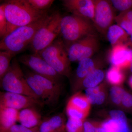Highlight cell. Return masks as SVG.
Returning <instances> with one entry per match:
<instances>
[{"label":"cell","mask_w":132,"mask_h":132,"mask_svg":"<svg viewBox=\"0 0 132 132\" xmlns=\"http://www.w3.org/2000/svg\"><path fill=\"white\" fill-rule=\"evenodd\" d=\"M84 132H104L101 127H97L95 126L89 121H85L83 123Z\"/></svg>","instance_id":"cell-35"},{"label":"cell","mask_w":132,"mask_h":132,"mask_svg":"<svg viewBox=\"0 0 132 132\" xmlns=\"http://www.w3.org/2000/svg\"><path fill=\"white\" fill-rule=\"evenodd\" d=\"M110 115L112 119L118 120L122 123H127L126 115L122 111L113 110L110 112Z\"/></svg>","instance_id":"cell-34"},{"label":"cell","mask_w":132,"mask_h":132,"mask_svg":"<svg viewBox=\"0 0 132 132\" xmlns=\"http://www.w3.org/2000/svg\"><path fill=\"white\" fill-rule=\"evenodd\" d=\"M83 122L81 120L68 118L66 122V132H84Z\"/></svg>","instance_id":"cell-27"},{"label":"cell","mask_w":132,"mask_h":132,"mask_svg":"<svg viewBox=\"0 0 132 132\" xmlns=\"http://www.w3.org/2000/svg\"><path fill=\"white\" fill-rule=\"evenodd\" d=\"M19 111L14 109L0 107V131L7 130L16 124Z\"/></svg>","instance_id":"cell-18"},{"label":"cell","mask_w":132,"mask_h":132,"mask_svg":"<svg viewBox=\"0 0 132 132\" xmlns=\"http://www.w3.org/2000/svg\"><path fill=\"white\" fill-rule=\"evenodd\" d=\"M104 72L100 68L96 69L88 75L75 88L78 90L81 88H88L97 86L104 79Z\"/></svg>","instance_id":"cell-19"},{"label":"cell","mask_w":132,"mask_h":132,"mask_svg":"<svg viewBox=\"0 0 132 132\" xmlns=\"http://www.w3.org/2000/svg\"><path fill=\"white\" fill-rule=\"evenodd\" d=\"M15 55L14 53L7 50L0 52V80L9 70L11 60Z\"/></svg>","instance_id":"cell-25"},{"label":"cell","mask_w":132,"mask_h":132,"mask_svg":"<svg viewBox=\"0 0 132 132\" xmlns=\"http://www.w3.org/2000/svg\"><path fill=\"white\" fill-rule=\"evenodd\" d=\"M43 120L40 113L35 108L24 109L19 111L18 122L28 128L39 126Z\"/></svg>","instance_id":"cell-16"},{"label":"cell","mask_w":132,"mask_h":132,"mask_svg":"<svg viewBox=\"0 0 132 132\" xmlns=\"http://www.w3.org/2000/svg\"><path fill=\"white\" fill-rule=\"evenodd\" d=\"M130 48H132V33L130 36V40L127 45Z\"/></svg>","instance_id":"cell-38"},{"label":"cell","mask_w":132,"mask_h":132,"mask_svg":"<svg viewBox=\"0 0 132 132\" xmlns=\"http://www.w3.org/2000/svg\"><path fill=\"white\" fill-rule=\"evenodd\" d=\"M35 79L42 87L48 95L52 106H54L59 101L61 94V84L54 82L49 79L39 75L31 71Z\"/></svg>","instance_id":"cell-14"},{"label":"cell","mask_w":132,"mask_h":132,"mask_svg":"<svg viewBox=\"0 0 132 132\" xmlns=\"http://www.w3.org/2000/svg\"><path fill=\"white\" fill-rule=\"evenodd\" d=\"M7 21L4 12L2 4L0 5V37L1 40L7 34Z\"/></svg>","instance_id":"cell-30"},{"label":"cell","mask_w":132,"mask_h":132,"mask_svg":"<svg viewBox=\"0 0 132 132\" xmlns=\"http://www.w3.org/2000/svg\"><path fill=\"white\" fill-rule=\"evenodd\" d=\"M2 4L7 21V35L18 28L37 21L49 13L48 10L36 9L27 0H9Z\"/></svg>","instance_id":"cell-1"},{"label":"cell","mask_w":132,"mask_h":132,"mask_svg":"<svg viewBox=\"0 0 132 132\" xmlns=\"http://www.w3.org/2000/svg\"><path fill=\"white\" fill-rule=\"evenodd\" d=\"M106 36L113 48L120 45L127 46L130 36L123 28L117 24H114L109 28Z\"/></svg>","instance_id":"cell-17"},{"label":"cell","mask_w":132,"mask_h":132,"mask_svg":"<svg viewBox=\"0 0 132 132\" xmlns=\"http://www.w3.org/2000/svg\"><path fill=\"white\" fill-rule=\"evenodd\" d=\"M121 103L126 108H132V95L125 91L122 97Z\"/></svg>","instance_id":"cell-36"},{"label":"cell","mask_w":132,"mask_h":132,"mask_svg":"<svg viewBox=\"0 0 132 132\" xmlns=\"http://www.w3.org/2000/svg\"><path fill=\"white\" fill-rule=\"evenodd\" d=\"M100 58L92 57L83 59L79 62L74 79V88L88 75L95 69L99 68L100 66L102 65V60Z\"/></svg>","instance_id":"cell-13"},{"label":"cell","mask_w":132,"mask_h":132,"mask_svg":"<svg viewBox=\"0 0 132 132\" xmlns=\"http://www.w3.org/2000/svg\"><path fill=\"white\" fill-rule=\"evenodd\" d=\"M113 6L120 12L132 9V0L110 1Z\"/></svg>","instance_id":"cell-28"},{"label":"cell","mask_w":132,"mask_h":132,"mask_svg":"<svg viewBox=\"0 0 132 132\" xmlns=\"http://www.w3.org/2000/svg\"><path fill=\"white\" fill-rule=\"evenodd\" d=\"M48 13L37 21L15 29L2 39L0 49L10 51L15 54L22 52L31 44L36 32L47 20Z\"/></svg>","instance_id":"cell-2"},{"label":"cell","mask_w":132,"mask_h":132,"mask_svg":"<svg viewBox=\"0 0 132 132\" xmlns=\"http://www.w3.org/2000/svg\"><path fill=\"white\" fill-rule=\"evenodd\" d=\"M44 105L40 100L29 96L5 91L0 92V107L20 111L29 108L42 107Z\"/></svg>","instance_id":"cell-10"},{"label":"cell","mask_w":132,"mask_h":132,"mask_svg":"<svg viewBox=\"0 0 132 132\" xmlns=\"http://www.w3.org/2000/svg\"><path fill=\"white\" fill-rule=\"evenodd\" d=\"M131 60H130V65H129V69L130 72L132 73V48H131Z\"/></svg>","instance_id":"cell-37"},{"label":"cell","mask_w":132,"mask_h":132,"mask_svg":"<svg viewBox=\"0 0 132 132\" xmlns=\"http://www.w3.org/2000/svg\"><path fill=\"white\" fill-rule=\"evenodd\" d=\"M94 14L93 22L97 32L106 36L109 28L113 25L116 17L110 1L94 0Z\"/></svg>","instance_id":"cell-9"},{"label":"cell","mask_w":132,"mask_h":132,"mask_svg":"<svg viewBox=\"0 0 132 132\" xmlns=\"http://www.w3.org/2000/svg\"><path fill=\"white\" fill-rule=\"evenodd\" d=\"M106 77L109 83L115 86L122 84L125 79L123 70L113 66H112L108 71Z\"/></svg>","instance_id":"cell-24"},{"label":"cell","mask_w":132,"mask_h":132,"mask_svg":"<svg viewBox=\"0 0 132 132\" xmlns=\"http://www.w3.org/2000/svg\"><path fill=\"white\" fill-rule=\"evenodd\" d=\"M68 104L82 112L88 114L90 109L89 101L86 95L78 92L69 99Z\"/></svg>","instance_id":"cell-21"},{"label":"cell","mask_w":132,"mask_h":132,"mask_svg":"<svg viewBox=\"0 0 132 132\" xmlns=\"http://www.w3.org/2000/svg\"><path fill=\"white\" fill-rule=\"evenodd\" d=\"M62 3L66 11L93 22L94 14V0H63Z\"/></svg>","instance_id":"cell-11"},{"label":"cell","mask_w":132,"mask_h":132,"mask_svg":"<svg viewBox=\"0 0 132 132\" xmlns=\"http://www.w3.org/2000/svg\"><path fill=\"white\" fill-rule=\"evenodd\" d=\"M127 125V123H122L111 119L103 123L101 127L104 132H120L123 127Z\"/></svg>","instance_id":"cell-26"},{"label":"cell","mask_w":132,"mask_h":132,"mask_svg":"<svg viewBox=\"0 0 132 132\" xmlns=\"http://www.w3.org/2000/svg\"><path fill=\"white\" fill-rule=\"evenodd\" d=\"M125 92L123 88L116 86L111 88L110 95L112 100L114 104L119 105L121 103V100Z\"/></svg>","instance_id":"cell-31"},{"label":"cell","mask_w":132,"mask_h":132,"mask_svg":"<svg viewBox=\"0 0 132 132\" xmlns=\"http://www.w3.org/2000/svg\"><path fill=\"white\" fill-rule=\"evenodd\" d=\"M60 28V35L67 49L84 37L98 34L91 20L72 14L62 16Z\"/></svg>","instance_id":"cell-3"},{"label":"cell","mask_w":132,"mask_h":132,"mask_svg":"<svg viewBox=\"0 0 132 132\" xmlns=\"http://www.w3.org/2000/svg\"><path fill=\"white\" fill-rule=\"evenodd\" d=\"M28 2L36 9L40 10H47L51 7L54 0H27Z\"/></svg>","instance_id":"cell-29"},{"label":"cell","mask_w":132,"mask_h":132,"mask_svg":"<svg viewBox=\"0 0 132 132\" xmlns=\"http://www.w3.org/2000/svg\"><path fill=\"white\" fill-rule=\"evenodd\" d=\"M128 84L130 87L132 88V75L130 76L128 80Z\"/></svg>","instance_id":"cell-39"},{"label":"cell","mask_w":132,"mask_h":132,"mask_svg":"<svg viewBox=\"0 0 132 132\" xmlns=\"http://www.w3.org/2000/svg\"><path fill=\"white\" fill-rule=\"evenodd\" d=\"M66 119L64 114H57L46 118L39 126L40 132H62L66 131Z\"/></svg>","instance_id":"cell-15"},{"label":"cell","mask_w":132,"mask_h":132,"mask_svg":"<svg viewBox=\"0 0 132 132\" xmlns=\"http://www.w3.org/2000/svg\"><path fill=\"white\" fill-rule=\"evenodd\" d=\"M38 53L60 75L70 77L71 62L61 38H56L52 44Z\"/></svg>","instance_id":"cell-4"},{"label":"cell","mask_w":132,"mask_h":132,"mask_svg":"<svg viewBox=\"0 0 132 132\" xmlns=\"http://www.w3.org/2000/svg\"><path fill=\"white\" fill-rule=\"evenodd\" d=\"M104 85L87 88L86 96L90 104L101 105L104 102L105 98V92L102 91Z\"/></svg>","instance_id":"cell-22"},{"label":"cell","mask_w":132,"mask_h":132,"mask_svg":"<svg viewBox=\"0 0 132 132\" xmlns=\"http://www.w3.org/2000/svg\"><path fill=\"white\" fill-rule=\"evenodd\" d=\"M100 47L98 34H94L88 36L76 42L67 50L71 62H79L83 59L93 57Z\"/></svg>","instance_id":"cell-7"},{"label":"cell","mask_w":132,"mask_h":132,"mask_svg":"<svg viewBox=\"0 0 132 132\" xmlns=\"http://www.w3.org/2000/svg\"><path fill=\"white\" fill-rule=\"evenodd\" d=\"M66 132V131H62V132Z\"/></svg>","instance_id":"cell-40"},{"label":"cell","mask_w":132,"mask_h":132,"mask_svg":"<svg viewBox=\"0 0 132 132\" xmlns=\"http://www.w3.org/2000/svg\"><path fill=\"white\" fill-rule=\"evenodd\" d=\"M114 21L130 36L132 33V9L120 12L116 16Z\"/></svg>","instance_id":"cell-23"},{"label":"cell","mask_w":132,"mask_h":132,"mask_svg":"<svg viewBox=\"0 0 132 132\" xmlns=\"http://www.w3.org/2000/svg\"><path fill=\"white\" fill-rule=\"evenodd\" d=\"M0 131L6 132H40L39 127L28 128L21 125L15 124L8 129Z\"/></svg>","instance_id":"cell-33"},{"label":"cell","mask_w":132,"mask_h":132,"mask_svg":"<svg viewBox=\"0 0 132 132\" xmlns=\"http://www.w3.org/2000/svg\"><path fill=\"white\" fill-rule=\"evenodd\" d=\"M24 72L29 85L38 96L41 101H42L44 104L52 106L51 100L48 95L42 87L34 78L31 71L27 70L24 71Z\"/></svg>","instance_id":"cell-20"},{"label":"cell","mask_w":132,"mask_h":132,"mask_svg":"<svg viewBox=\"0 0 132 132\" xmlns=\"http://www.w3.org/2000/svg\"><path fill=\"white\" fill-rule=\"evenodd\" d=\"M18 60L33 72L61 84L62 76L59 74L38 53L22 55L19 57Z\"/></svg>","instance_id":"cell-8"},{"label":"cell","mask_w":132,"mask_h":132,"mask_svg":"<svg viewBox=\"0 0 132 132\" xmlns=\"http://www.w3.org/2000/svg\"><path fill=\"white\" fill-rule=\"evenodd\" d=\"M131 48L127 45H117L112 48L109 59L112 66L123 70L129 68L131 60Z\"/></svg>","instance_id":"cell-12"},{"label":"cell","mask_w":132,"mask_h":132,"mask_svg":"<svg viewBox=\"0 0 132 132\" xmlns=\"http://www.w3.org/2000/svg\"><path fill=\"white\" fill-rule=\"evenodd\" d=\"M66 113L68 118H73L84 121L87 114L79 111L68 104L66 106Z\"/></svg>","instance_id":"cell-32"},{"label":"cell","mask_w":132,"mask_h":132,"mask_svg":"<svg viewBox=\"0 0 132 132\" xmlns=\"http://www.w3.org/2000/svg\"><path fill=\"white\" fill-rule=\"evenodd\" d=\"M60 13L56 11L50 15L43 26L38 29L29 48L33 54L38 53L52 44L60 33Z\"/></svg>","instance_id":"cell-5"},{"label":"cell","mask_w":132,"mask_h":132,"mask_svg":"<svg viewBox=\"0 0 132 132\" xmlns=\"http://www.w3.org/2000/svg\"><path fill=\"white\" fill-rule=\"evenodd\" d=\"M19 62L16 58L12 60L9 70L0 80L1 88L5 92L24 95L40 100L29 85Z\"/></svg>","instance_id":"cell-6"}]
</instances>
